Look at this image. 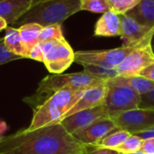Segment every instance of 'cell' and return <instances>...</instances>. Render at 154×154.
Returning a JSON list of instances; mask_svg holds the SVG:
<instances>
[{
    "mask_svg": "<svg viewBox=\"0 0 154 154\" xmlns=\"http://www.w3.org/2000/svg\"><path fill=\"white\" fill-rule=\"evenodd\" d=\"M88 147L59 124L0 136V154H84Z\"/></svg>",
    "mask_w": 154,
    "mask_h": 154,
    "instance_id": "obj_1",
    "label": "cell"
},
{
    "mask_svg": "<svg viewBox=\"0 0 154 154\" xmlns=\"http://www.w3.org/2000/svg\"><path fill=\"white\" fill-rule=\"evenodd\" d=\"M106 79L96 77L85 70L69 74H51L42 79L34 95L23 99L32 109L41 105L51 95L63 89L86 90L88 88L106 83Z\"/></svg>",
    "mask_w": 154,
    "mask_h": 154,
    "instance_id": "obj_2",
    "label": "cell"
},
{
    "mask_svg": "<svg viewBox=\"0 0 154 154\" xmlns=\"http://www.w3.org/2000/svg\"><path fill=\"white\" fill-rule=\"evenodd\" d=\"M81 11L80 0H36L29 11L14 25L37 23L42 27L61 24L66 19Z\"/></svg>",
    "mask_w": 154,
    "mask_h": 154,
    "instance_id": "obj_3",
    "label": "cell"
},
{
    "mask_svg": "<svg viewBox=\"0 0 154 154\" xmlns=\"http://www.w3.org/2000/svg\"><path fill=\"white\" fill-rule=\"evenodd\" d=\"M84 90L63 89L57 91L41 105L33 108L32 119L28 130L59 124L77 103Z\"/></svg>",
    "mask_w": 154,
    "mask_h": 154,
    "instance_id": "obj_4",
    "label": "cell"
},
{
    "mask_svg": "<svg viewBox=\"0 0 154 154\" xmlns=\"http://www.w3.org/2000/svg\"><path fill=\"white\" fill-rule=\"evenodd\" d=\"M42 63L51 74H60L74 62L75 52L65 38L40 42Z\"/></svg>",
    "mask_w": 154,
    "mask_h": 154,
    "instance_id": "obj_5",
    "label": "cell"
},
{
    "mask_svg": "<svg viewBox=\"0 0 154 154\" xmlns=\"http://www.w3.org/2000/svg\"><path fill=\"white\" fill-rule=\"evenodd\" d=\"M119 130L136 134L154 128V110L138 107L108 116Z\"/></svg>",
    "mask_w": 154,
    "mask_h": 154,
    "instance_id": "obj_6",
    "label": "cell"
},
{
    "mask_svg": "<svg viewBox=\"0 0 154 154\" xmlns=\"http://www.w3.org/2000/svg\"><path fill=\"white\" fill-rule=\"evenodd\" d=\"M106 85L107 86V92L103 106L108 116L140 107L142 95L131 88L106 82Z\"/></svg>",
    "mask_w": 154,
    "mask_h": 154,
    "instance_id": "obj_7",
    "label": "cell"
},
{
    "mask_svg": "<svg viewBox=\"0 0 154 154\" xmlns=\"http://www.w3.org/2000/svg\"><path fill=\"white\" fill-rule=\"evenodd\" d=\"M134 49L121 46L110 50H89L75 52L74 62L80 65L90 64L106 69H116Z\"/></svg>",
    "mask_w": 154,
    "mask_h": 154,
    "instance_id": "obj_8",
    "label": "cell"
},
{
    "mask_svg": "<svg viewBox=\"0 0 154 154\" xmlns=\"http://www.w3.org/2000/svg\"><path fill=\"white\" fill-rule=\"evenodd\" d=\"M121 33L120 37L125 47L137 49L148 44H152L154 36V28L141 25L125 14H120Z\"/></svg>",
    "mask_w": 154,
    "mask_h": 154,
    "instance_id": "obj_9",
    "label": "cell"
},
{
    "mask_svg": "<svg viewBox=\"0 0 154 154\" xmlns=\"http://www.w3.org/2000/svg\"><path fill=\"white\" fill-rule=\"evenodd\" d=\"M154 63V51L152 44L133 50L116 68L117 76H139L149 65Z\"/></svg>",
    "mask_w": 154,
    "mask_h": 154,
    "instance_id": "obj_10",
    "label": "cell"
},
{
    "mask_svg": "<svg viewBox=\"0 0 154 154\" xmlns=\"http://www.w3.org/2000/svg\"><path fill=\"white\" fill-rule=\"evenodd\" d=\"M108 116L106 109L103 106H99L94 108L82 110L74 113L61 120L60 125L70 134H74L77 132L88 127L97 120Z\"/></svg>",
    "mask_w": 154,
    "mask_h": 154,
    "instance_id": "obj_11",
    "label": "cell"
},
{
    "mask_svg": "<svg viewBox=\"0 0 154 154\" xmlns=\"http://www.w3.org/2000/svg\"><path fill=\"white\" fill-rule=\"evenodd\" d=\"M117 129L109 116L100 118L88 127L77 132L73 136L87 147L92 146Z\"/></svg>",
    "mask_w": 154,
    "mask_h": 154,
    "instance_id": "obj_12",
    "label": "cell"
},
{
    "mask_svg": "<svg viewBox=\"0 0 154 154\" xmlns=\"http://www.w3.org/2000/svg\"><path fill=\"white\" fill-rule=\"evenodd\" d=\"M106 92L107 86L106 85V83L84 90L79 99L72 106V108L66 114L65 117L82 110H87L99 106H103L106 96Z\"/></svg>",
    "mask_w": 154,
    "mask_h": 154,
    "instance_id": "obj_13",
    "label": "cell"
},
{
    "mask_svg": "<svg viewBox=\"0 0 154 154\" xmlns=\"http://www.w3.org/2000/svg\"><path fill=\"white\" fill-rule=\"evenodd\" d=\"M36 0H2L0 1V17L8 24H14L29 9Z\"/></svg>",
    "mask_w": 154,
    "mask_h": 154,
    "instance_id": "obj_14",
    "label": "cell"
},
{
    "mask_svg": "<svg viewBox=\"0 0 154 154\" xmlns=\"http://www.w3.org/2000/svg\"><path fill=\"white\" fill-rule=\"evenodd\" d=\"M120 14L109 10L102 14L95 24L94 35L97 37H120Z\"/></svg>",
    "mask_w": 154,
    "mask_h": 154,
    "instance_id": "obj_15",
    "label": "cell"
},
{
    "mask_svg": "<svg viewBox=\"0 0 154 154\" xmlns=\"http://www.w3.org/2000/svg\"><path fill=\"white\" fill-rule=\"evenodd\" d=\"M125 14L141 25L154 28V0H141Z\"/></svg>",
    "mask_w": 154,
    "mask_h": 154,
    "instance_id": "obj_16",
    "label": "cell"
},
{
    "mask_svg": "<svg viewBox=\"0 0 154 154\" xmlns=\"http://www.w3.org/2000/svg\"><path fill=\"white\" fill-rule=\"evenodd\" d=\"M108 84L126 86L139 93L140 95L146 94L154 89V82L141 76H116L106 81Z\"/></svg>",
    "mask_w": 154,
    "mask_h": 154,
    "instance_id": "obj_17",
    "label": "cell"
},
{
    "mask_svg": "<svg viewBox=\"0 0 154 154\" xmlns=\"http://www.w3.org/2000/svg\"><path fill=\"white\" fill-rule=\"evenodd\" d=\"M5 32L4 42L6 49L14 54L21 56L23 59L28 58V53L22 42L18 28L7 26L5 29Z\"/></svg>",
    "mask_w": 154,
    "mask_h": 154,
    "instance_id": "obj_18",
    "label": "cell"
},
{
    "mask_svg": "<svg viewBox=\"0 0 154 154\" xmlns=\"http://www.w3.org/2000/svg\"><path fill=\"white\" fill-rule=\"evenodd\" d=\"M42 29V27L41 25L33 23L23 24L18 28L22 42L27 51L28 58L32 49L39 42V35Z\"/></svg>",
    "mask_w": 154,
    "mask_h": 154,
    "instance_id": "obj_19",
    "label": "cell"
},
{
    "mask_svg": "<svg viewBox=\"0 0 154 154\" xmlns=\"http://www.w3.org/2000/svg\"><path fill=\"white\" fill-rule=\"evenodd\" d=\"M130 134L128 132L116 129L111 134H109L105 138H103L101 141L89 147H96V148L99 147V148H107V149L116 150L125 140H126V138Z\"/></svg>",
    "mask_w": 154,
    "mask_h": 154,
    "instance_id": "obj_20",
    "label": "cell"
},
{
    "mask_svg": "<svg viewBox=\"0 0 154 154\" xmlns=\"http://www.w3.org/2000/svg\"><path fill=\"white\" fill-rule=\"evenodd\" d=\"M143 142V139H142L141 137L134 135V134H130L126 138V140H125L116 149V151L118 152L119 153L123 154L138 152L141 150Z\"/></svg>",
    "mask_w": 154,
    "mask_h": 154,
    "instance_id": "obj_21",
    "label": "cell"
},
{
    "mask_svg": "<svg viewBox=\"0 0 154 154\" xmlns=\"http://www.w3.org/2000/svg\"><path fill=\"white\" fill-rule=\"evenodd\" d=\"M81 10L89 11L95 14H105L111 10L107 0H80Z\"/></svg>",
    "mask_w": 154,
    "mask_h": 154,
    "instance_id": "obj_22",
    "label": "cell"
},
{
    "mask_svg": "<svg viewBox=\"0 0 154 154\" xmlns=\"http://www.w3.org/2000/svg\"><path fill=\"white\" fill-rule=\"evenodd\" d=\"M61 24H51L42 27L39 35V42H44L51 40L63 39Z\"/></svg>",
    "mask_w": 154,
    "mask_h": 154,
    "instance_id": "obj_23",
    "label": "cell"
},
{
    "mask_svg": "<svg viewBox=\"0 0 154 154\" xmlns=\"http://www.w3.org/2000/svg\"><path fill=\"white\" fill-rule=\"evenodd\" d=\"M84 70L101 79H104L106 80L115 78L117 76V73L116 71V69H106L100 66L96 65H90V64H83Z\"/></svg>",
    "mask_w": 154,
    "mask_h": 154,
    "instance_id": "obj_24",
    "label": "cell"
},
{
    "mask_svg": "<svg viewBox=\"0 0 154 154\" xmlns=\"http://www.w3.org/2000/svg\"><path fill=\"white\" fill-rule=\"evenodd\" d=\"M111 10L118 14H124L134 8L141 0H107Z\"/></svg>",
    "mask_w": 154,
    "mask_h": 154,
    "instance_id": "obj_25",
    "label": "cell"
},
{
    "mask_svg": "<svg viewBox=\"0 0 154 154\" xmlns=\"http://www.w3.org/2000/svg\"><path fill=\"white\" fill-rule=\"evenodd\" d=\"M20 59H23V58L21 56L12 53L6 49L5 42H4V37L0 38V66L3 64L8 63L10 61L20 60Z\"/></svg>",
    "mask_w": 154,
    "mask_h": 154,
    "instance_id": "obj_26",
    "label": "cell"
},
{
    "mask_svg": "<svg viewBox=\"0 0 154 154\" xmlns=\"http://www.w3.org/2000/svg\"><path fill=\"white\" fill-rule=\"evenodd\" d=\"M140 107L142 108H151L154 110V89L142 95V100L140 104Z\"/></svg>",
    "mask_w": 154,
    "mask_h": 154,
    "instance_id": "obj_27",
    "label": "cell"
},
{
    "mask_svg": "<svg viewBox=\"0 0 154 154\" xmlns=\"http://www.w3.org/2000/svg\"><path fill=\"white\" fill-rule=\"evenodd\" d=\"M140 152L143 154H154V138L143 140Z\"/></svg>",
    "mask_w": 154,
    "mask_h": 154,
    "instance_id": "obj_28",
    "label": "cell"
},
{
    "mask_svg": "<svg viewBox=\"0 0 154 154\" xmlns=\"http://www.w3.org/2000/svg\"><path fill=\"white\" fill-rule=\"evenodd\" d=\"M87 154H120L116 150L107 149V148H96V147H88Z\"/></svg>",
    "mask_w": 154,
    "mask_h": 154,
    "instance_id": "obj_29",
    "label": "cell"
},
{
    "mask_svg": "<svg viewBox=\"0 0 154 154\" xmlns=\"http://www.w3.org/2000/svg\"><path fill=\"white\" fill-rule=\"evenodd\" d=\"M139 76L143 77V78H145V79H147L154 82V63L149 65L143 71H141Z\"/></svg>",
    "mask_w": 154,
    "mask_h": 154,
    "instance_id": "obj_30",
    "label": "cell"
},
{
    "mask_svg": "<svg viewBox=\"0 0 154 154\" xmlns=\"http://www.w3.org/2000/svg\"><path fill=\"white\" fill-rule=\"evenodd\" d=\"M134 135H137L139 137H141L142 139L145 140V139H150V138H154V128H152L150 130L142 132V133H138Z\"/></svg>",
    "mask_w": 154,
    "mask_h": 154,
    "instance_id": "obj_31",
    "label": "cell"
},
{
    "mask_svg": "<svg viewBox=\"0 0 154 154\" xmlns=\"http://www.w3.org/2000/svg\"><path fill=\"white\" fill-rule=\"evenodd\" d=\"M7 130V125L4 121H0V135Z\"/></svg>",
    "mask_w": 154,
    "mask_h": 154,
    "instance_id": "obj_32",
    "label": "cell"
},
{
    "mask_svg": "<svg viewBox=\"0 0 154 154\" xmlns=\"http://www.w3.org/2000/svg\"><path fill=\"white\" fill-rule=\"evenodd\" d=\"M7 26L8 25H7L6 22L5 21V19L2 18V17H0V32L3 31V30H5Z\"/></svg>",
    "mask_w": 154,
    "mask_h": 154,
    "instance_id": "obj_33",
    "label": "cell"
},
{
    "mask_svg": "<svg viewBox=\"0 0 154 154\" xmlns=\"http://www.w3.org/2000/svg\"><path fill=\"white\" fill-rule=\"evenodd\" d=\"M120 154H123V153H120ZM127 154H143V153H142L141 152H134V153H127Z\"/></svg>",
    "mask_w": 154,
    "mask_h": 154,
    "instance_id": "obj_34",
    "label": "cell"
},
{
    "mask_svg": "<svg viewBox=\"0 0 154 154\" xmlns=\"http://www.w3.org/2000/svg\"><path fill=\"white\" fill-rule=\"evenodd\" d=\"M84 154H87V153H84Z\"/></svg>",
    "mask_w": 154,
    "mask_h": 154,
    "instance_id": "obj_35",
    "label": "cell"
},
{
    "mask_svg": "<svg viewBox=\"0 0 154 154\" xmlns=\"http://www.w3.org/2000/svg\"><path fill=\"white\" fill-rule=\"evenodd\" d=\"M0 1H2V0H0Z\"/></svg>",
    "mask_w": 154,
    "mask_h": 154,
    "instance_id": "obj_36",
    "label": "cell"
}]
</instances>
